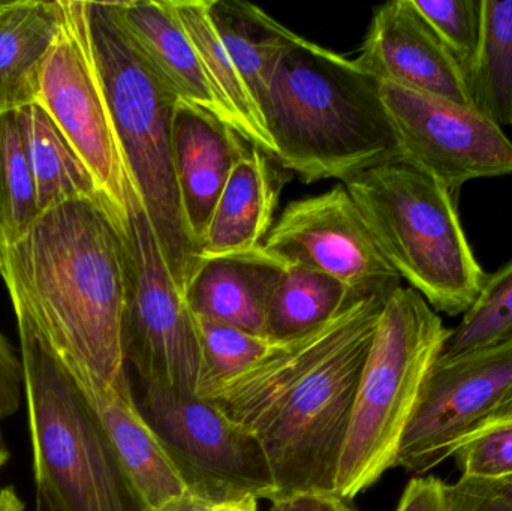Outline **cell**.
I'll return each instance as SVG.
<instances>
[{"label": "cell", "mask_w": 512, "mask_h": 511, "mask_svg": "<svg viewBox=\"0 0 512 511\" xmlns=\"http://www.w3.org/2000/svg\"><path fill=\"white\" fill-rule=\"evenodd\" d=\"M0 276L59 353L114 389H132L123 353L125 245L119 219L102 198L42 212L3 248Z\"/></svg>", "instance_id": "cell-1"}, {"label": "cell", "mask_w": 512, "mask_h": 511, "mask_svg": "<svg viewBox=\"0 0 512 511\" xmlns=\"http://www.w3.org/2000/svg\"><path fill=\"white\" fill-rule=\"evenodd\" d=\"M264 120L274 158L304 183L346 180L402 162L381 81L294 35L271 78Z\"/></svg>", "instance_id": "cell-2"}, {"label": "cell", "mask_w": 512, "mask_h": 511, "mask_svg": "<svg viewBox=\"0 0 512 511\" xmlns=\"http://www.w3.org/2000/svg\"><path fill=\"white\" fill-rule=\"evenodd\" d=\"M17 320L36 501L50 511H149L98 416L26 303Z\"/></svg>", "instance_id": "cell-3"}, {"label": "cell", "mask_w": 512, "mask_h": 511, "mask_svg": "<svg viewBox=\"0 0 512 511\" xmlns=\"http://www.w3.org/2000/svg\"><path fill=\"white\" fill-rule=\"evenodd\" d=\"M90 39L120 149L180 291L197 266L173 167L177 96L126 32L116 2H86Z\"/></svg>", "instance_id": "cell-4"}, {"label": "cell", "mask_w": 512, "mask_h": 511, "mask_svg": "<svg viewBox=\"0 0 512 511\" xmlns=\"http://www.w3.org/2000/svg\"><path fill=\"white\" fill-rule=\"evenodd\" d=\"M343 185L400 279L435 311L465 314L487 273L460 224L453 192L403 162L370 168Z\"/></svg>", "instance_id": "cell-5"}, {"label": "cell", "mask_w": 512, "mask_h": 511, "mask_svg": "<svg viewBox=\"0 0 512 511\" xmlns=\"http://www.w3.org/2000/svg\"><path fill=\"white\" fill-rule=\"evenodd\" d=\"M393 291L358 296L324 356L255 429L279 498L336 494L337 468L358 384L379 318Z\"/></svg>", "instance_id": "cell-6"}, {"label": "cell", "mask_w": 512, "mask_h": 511, "mask_svg": "<svg viewBox=\"0 0 512 511\" xmlns=\"http://www.w3.org/2000/svg\"><path fill=\"white\" fill-rule=\"evenodd\" d=\"M450 329L412 288L388 296L358 384L340 455L336 495L352 501L396 467L424 381Z\"/></svg>", "instance_id": "cell-7"}, {"label": "cell", "mask_w": 512, "mask_h": 511, "mask_svg": "<svg viewBox=\"0 0 512 511\" xmlns=\"http://www.w3.org/2000/svg\"><path fill=\"white\" fill-rule=\"evenodd\" d=\"M119 224L126 261V363L143 386L198 396L207 365L197 317L174 282L137 188Z\"/></svg>", "instance_id": "cell-8"}, {"label": "cell", "mask_w": 512, "mask_h": 511, "mask_svg": "<svg viewBox=\"0 0 512 511\" xmlns=\"http://www.w3.org/2000/svg\"><path fill=\"white\" fill-rule=\"evenodd\" d=\"M62 23L42 66L36 101L71 141L107 206L125 216L135 188L111 117L84 0H60Z\"/></svg>", "instance_id": "cell-9"}, {"label": "cell", "mask_w": 512, "mask_h": 511, "mask_svg": "<svg viewBox=\"0 0 512 511\" xmlns=\"http://www.w3.org/2000/svg\"><path fill=\"white\" fill-rule=\"evenodd\" d=\"M137 404L194 491L215 501L242 495L270 503L279 498L258 438L213 402L143 386Z\"/></svg>", "instance_id": "cell-10"}, {"label": "cell", "mask_w": 512, "mask_h": 511, "mask_svg": "<svg viewBox=\"0 0 512 511\" xmlns=\"http://www.w3.org/2000/svg\"><path fill=\"white\" fill-rule=\"evenodd\" d=\"M403 164L450 192L471 180L512 173V143L477 108L381 81Z\"/></svg>", "instance_id": "cell-11"}, {"label": "cell", "mask_w": 512, "mask_h": 511, "mask_svg": "<svg viewBox=\"0 0 512 511\" xmlns=\"http://www.w3.org/2000/svg\"><path fill=\"white\" fill-rule=\"evenodd\" d=\"M262 251L283 266L333 276L357 294L393 291L402 281L345 185L291 201L271 225Z\"/></svg>", "instance_id": "cell-12"}, {"label": "cell", "mask_w": 512, "mask_h": 511, "mask_svg": "<svg viewBox=\"0 0 512 511\" xmlns=\"http://www.w3.org/2000/svg\"><path fill=\"white\" fill-rule=\"evenodd\" d=\"M512 395V344L468 354L430 369L400 444L396 467L424 474Z\"/></svg>", "instance_id": "cell-13"}, {"label": "cell", "mask_w": 512, "mask_h": 511, "mask_svg": "<svg viewBox=\"0 0 512 511\" xmlns=\"http://www.w3.org/2000/svg\"><path fill=\"white\" fill-rule=\"evenodd\" d=\"M355 62L384 83L474 107L465 71L414 0L376 9Z\"/></svg>", "instance_id": "cell-14"}, {"label": "cell", "mask_w": 512, "mask_h": 511, "mask_svg": "<svg viewBox=\"0 0 512 511\" xmlns=\"http://www.w3.org/2000/svg\"><path fill=\"white\" fill-rule=\"evenodd\" d=\"M59 356L98 416L123 470L147 510H165L197 492L141 413L132 389H114L77 360L62 353Z\"/></svg>", "instance_id": "cell-15"}, {"label": "cell", "mask_w": 512, "mask_h": 511, "mask_svg": "<svg viewBox=\"0 0 512 511\" xmlns=\"http://www.w3.org/2000/svg\"><path fill=\"white\" fill-rule=\"evenodd\" d=\"M240 138L215 114L177 99L171 129L174 176L197 257L234 165L246 153Z\"/></svg>", "instance_id": "cell-16"}, {"label": "cell", "mask_w": 512, "mask_h": 511, "mask_svg": "<svg viewBox=\"0 0 512 511\" xmlns=\"http://www.w3.org/2000/svg\"><path fill=\"white\" fill-rule=\"evenodd\" d=\"M285 267L262 251L198 260L185 300L195 317L265 336L268 303Z\"/></svg>", "instance_id": "cell-17"}, {"label": "cell", "mask_w": 512, "mask_h": 511, "mask_svg": "<svg viewBox=\"0 0 512 511\" xmlns=\"http://www.w3.org/2000/svg\"><path fill=\"white\" fill-rule=\"evenodd\" d=\"M116 6L126 32L174 95L215 114L231 128L227 111L168 0H132L116 2Z\"/></svg>", "instance_id": "cell-18"}, {"label": "cell", "mask_w": 512, "mask_h": 511, "mask_svg": "<svg viewBox=\"0 0 512 511\" xmlns=\"http://www.w3.org/2000/svg\"><path fill=\"white\" fill-rule=\"evenodd\" d=\"M264 155L252 147L234 165L197 261L248 254L264 242L276 207V189Z\"/></svg>", "instance_id": "cell-19"}, {"label": "cell", "mask_w": 512, "mask_h": 511, "mask_svg": "<svg viewBox=\"0 0 512 511\" xmlns=\"http://www.w3.org/2000/svg\"><path fill=\"white\" fill-rule=\"evenodd\" d=\"M168 3L194 45L204 74L227 111L233 131L265 155H276V147L254 96L222 44L210 15L209 0H168Z\"/></svg>", "instance_id": "cell-20"}, {"label": "cell", "mask_w": 512, "mask_h": 511, "mask_svg": "<svg viewBox=\"0 0 512 511\" xmlns=\"http://www.w3.org/2000/svg\"><path fill=\"white\" fill-rule=\"evenodd\" d=\"M60 23V0L11 2L0 14V114L36 101L42 66Z\"/></svg>", "instance_id": "cell-21"}, {"label": "cell", "mask_w": 512, "mask_h": 511, "mask_svg": "<svg viewBox=\"0 0 512 511\" xmlns=\"http://www.w3.org/2000/svg\"><path fill=\"white\" fill-rule=\"evenodd\" d=\"M17 116L35 179L39 212L66 201L102 198L89 168L38 101L18 108Z\"/></svg>", "instance_id": "cell-22"}, {"label": "cell", "mask_w": 512, "mask_h": 511, "mask_svg": "<svg viewBox=\"0 0 512 511\" xmlns=\"http://www.w3.org/2000/svg\"><path fill=\"white\" fill-rule=\"evenodd\" d=\"M209 6L222 44L264 117L274 69L295 33L254 3L209 0Z\"/></svg>", "instance_id": "cell-23"}, {"label": "cell", "mask_w": 512, "mask_h": 511, "mask_svg": "<svg viewBox=\"0 0 512 511\" xmlns=\"http://www.w3.org/2000/svg\"><path fill=\"white\" fill-rule=\"evenodd\" d=\"M357 296L333 276L286 266L268 303L265 336L279 342L300 338L324 326Z\"/></svg>", "instance_id": "cell-24"}, {"label": "cell", "mask_w": 512, "mask_h": 511, "mask_svg": "<svg viewBox=\"0 0 512 511\" xmlns=\"http://www.w3.org/2000/svg\"><path fill=\"white\" fill-rule=\"evenodd\" d=\"M481 41L469 92L496 125L512 126V0H481Z\"/></svg>", "instance_id": "cell-25"}, {"label": "cell", "mask_w": 512, "mask_h": 511, "mask_svg": "<svg viewBox=\"0 0 512 511\" xmlns=\"http://www.w3.org/2000/svg\"><path fill=\"white\" fill-rule=\"evenodd\" d=\"M512 344V261L486 282L456 329L450 330L438 362Z\"/></svg>", "instance_id": "cell-26"}, {"label": "cell", "mask_w": 512, "mask_h": 511, "mask_svg": "<svg viewBox=\"0 0 512 511\" xmlns=\"http://www.w3.org/2000/svg\"><path fill=\"white\" fill-rule=\"evenodd\" d=\"M41 215L17 111L0 114V233L17 242Z\"/></svg>", "instance_id": "cell-27"}, {"label": "cell", "mask_w": 512, "mask_h": 511, "mask_svg": "<svg viewBox=\"0 0 512 511\" xmlns=\"http://www.w3.org/2000/svg\"><path fill=\"white\" fill-rule=\"evenodd\" d=\"M197 323L207 365L204 384L222 380L249 368L282 344L267 336L255 335L206 318L197 317Z\"/></svg>", "instance_id": "cell-28"}, {"label": "cell", "mask_w": 512, "mask_h": 511, "mask_svg": "<svg viewBox=\"0 0 512 511\" xmlns=\"http://www.w3.org/2000/svg\"><path fill=\"white\" fill-rule=\"evenodd\" d=\"M445 47L456 57L469 81L481 41V0H414Z\"/></svg>", "instance_id": "cell-29"}, {"label": "cell", "mask_w": 512, "mask_h": 511, "mask_svg": "<svg viewBox=\"0 0 512 511\" xmlns=\"http://www.w3.org/2000/svg\"><path fill=\"white\" fill-rule=\"evenodd\" d=\"M462 477L512 476V422L489 426L466 437L453 456Z\"/></svg>", "instance_id": "cell-30"}, {"label": "cell", "mask_w": 512, "mask_h": 511, "mask_svg": "<svg viewBox=\"0 0 512 511\" xmlns=\"http://www.w3.org/2000/svg\"><path fill=\"white\" fill-rule=\"evenodd\" d=\"M447 511H512V476L445 483Z\"/></svg>", "instance_id": "cell-31"}, {"label": "cell", "mask_w": 512, "mask_h": 511, "mask_svg": "<svg viewBox=\"0 0 512 511\" xmlns=\"http://www.w3.org/2000/svg\"><path fill=\"white\" fill-rule=\"evenodd\" d=\"M24 392L23 363L8 339L0 332V420L8 419L20 408Z\"/></svg>", "instance_id": "cell-32"}, {"label": "cell", "mask_w": 512, "mask_h": 511, "mask_svg": "<svg viewBox=\"0 0 512 511\" xmlns=\"http://www.w3.org/2000/svg\"><path fill=\"white\" fill-rule=\"evenodd\" d=\"M396 511H447L445 483L436 477H415L406 486Z\"/></svg>", "instance_id": "cell-33"}, {"label": "cell", "mask_w": 512, "mask_h": 511, "mask_svg": "<svg viewBox=\"0 0 512 511\" xmlns=\"http://www.w3.org/2000/svg\"><path fill=\"white\" fill-rule=\"evenodd\" d=\"M268 511H358L336 494H307L271 501Z\"/></svg>", "instance_id": "cell-34"}, {"label": "cell", "mask_w": 512, "mask_h": 511, "mask_svg": "<svg viewBox=\"0 0 512 511\" xmlns=\"http://www.w3.org/2000/svg\"><path fill=\"white\" fill-rule=\"evenodd\" d=\"M258 501V498L252 497V495L225 498V500L213 503L206 511H259Z\"/></svg>", "instance_id": "cell-35"}, {"label": "cell", "mask_w": 512, "mask_h": 511, "mask_svg": "<svg viewBox=\"0 0 512 511\" xmlns=\"http://www.w3.org/2000/svg\"><path fill=\"white\" fill-rule=\"evenodd\" d=\"M213 503H216L213 498L200 494V492H192L188 497L171 504L170 507L162 511H206Z\"/></svg>", "instance_id": "cell-36"}, {"label": "cell", "mask_w": 512, "mask_h": 511, "mask_svg": "<svg viewBox=\"0 0 512 511\" xmlns=\"http://www.w3.org/2000/svg\"><path fill=\"white\" fill-rule=\"evenodd\" d=\"M507 422H512V395L508 396L496 410H493L474 432L489 428V426L501 425V423ZM474 432H472V434H474Z\"/></svg>", "instance_id": "cell-37"}, {"label": "cell", "mask_w": 512, "mask_h": 511, "mask_svg": "<svg viewBox=\"0 0 512 511\" xmlns=\"http://www.w3.org/2000/svg\"><path fill=\"white\" fill-rule=\"evenodd\" d=\"M0 511H24V503L14 488L0 489Z\"/></svg>", "instance_id": "cell-38"}, {"label": "cell", "mask_w": 512, "mask_h": 511, "mask_svg": "<svg viewBox=\"0 0 512 511\" xmlns=\"http://www.w3.org/2000/svg\"><path fill=\"white\" fill-rule=\"evenodd\" d=\"M9 453L8 449H6L5 444L2 441V434H0V470L5 467L6 462H8Z\"/></svg>", "instance_id": "cell-39"}, {"label": "cell", "mask_w": 512, "mask_h": 511, "mask_svg": "<svg viewBox=\"0 0 512 511\" xmlns=\"http://www.w3.org/2000/svg\"><path fill=\"white\" fill-rule=\"evenodd\" d=\"M3 248H5V243H3L2 233H0V273H2Z\"/></svg>", "instance_id": "cell-40"}, {"label": "cell", "mask_w": 512, "mask_h": 511, "mask_svg": "<svg viewBox=\"0 0 512 511\" xmlns=\"http://www.w3.org/2000/svg\"><path fill=\"white\" fill-rule=\"evenodd\" d=\"M9 5H11V2H0V14L5 12Z\"/></svg>", "instance_id": "cell-41"}, {"label": "cell", "mask_w": 512, "mask_h": 511, "mask_svg": "<svg viewBox=\"0 0 512 511\" xmlns=\"http://www.w3.org/2000/svg\"><path fill=\"white\" fill-rule=\"evenodd\" d=\"M36 511H50L47 509V507L44 506V504L39 503V501H36Z\"/></svg>", "instance_id": "cell-42"}]
</instances>
